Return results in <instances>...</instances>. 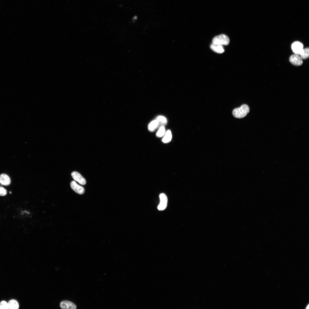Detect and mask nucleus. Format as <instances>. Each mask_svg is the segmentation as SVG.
I'll return each instance as SVG.
<instances>
[{
	"mask_svg": "<svg viewBox=\"0 0 309 309\" xmlns=\"http://www.w3.org/2000/svg\"><path fill=\"white\" fill-rule=\"evenodd\" d=\"M249 111L248 106L246 104H243L240 107L235 109L233 111L232 114L235 118H242L245 117Z\"/></svg>",
	"mask_w": 309,
	"mask_h": 309,
	"instance_id": "1",
	"label": "nucleus"
},
{
	"mask_svg": "<svg viewBox=\"0 0 309 309\" xmlns=\"http://www.w3.org/2000/svg\"><path fill=\"white\" fill-rule=\"evenodd\" d=\"M229 42V37L224 34H221L215 36L213 39V43L221 45H228Z\"/></svg>",
	"mask_w": 309,
	"mask_h": 309,
	"instance_id": "2",
	"label": "nucleus"
},
{
	"mask_svg": "<svg viewBox=\"0 0 309 309\" xmlns=\"http://www.w3.org/2000/svg\"><path fill=\"white\" fill-rule=\"evenodd\" d=\"M159 198L160 203L158 206V209L160 211H163L167 207V198L166 195L164 193H161L160 195Z\"/></svg>",
	"mask_w": 309,
	"mask_h": 309,
	"instance_id": "3",
	"label": "nucleus"
},
{
	"mask_svg": "<svg viewBox=\"0 0 309 309\" xmlns=\"http://www.w3.org/2000/svg\"><path fill=\"white\" fill-rule=\"evenodd\" d=\"M289 61L292 64L295 66H299L303 64L302 58L298 55L296 54L291 55L290 57Z\"/></svg>",
	"mask_w": 309,
	"mask_h": 309,
	"instance_id": "4",
	"label": "nucleus"
},
{
	"mask_svg": "<svg viewBox=\"0 0 309 309\" xmlns=\"http://www.w3.org/2000/svg\"><path fill=\"white\" fill-rule=\"evenodd\" d=\"M72 189L76 193L80 195L83 194L85 191L84 188L78 184L74 181H72L70 183Z\"/></svg>",
	"mask_w": 309,
	"mask_h": 309,
	"instance_id": "5",
	"label": "nucleus"
},
{
	"mask_svg": "<svg viewBox=\"0 0 309 309\" xmlns=\"http://www.w3.org/2000/svg\"><path fill=\"white\" fill-rule=\"evenodd\" d=\"M292 48L296 54L300 55L303 49V45L300 42H295L292 44Z\"/></svg>",
	"mask_w": 309,
	"mask_h": 309,
	"instance_id": "6",
	"label": "nucleus"
},
{
	"mask_svg": "<svg viewBox=\"0 0 309 309\" xmlns=\"http://www.w3.org/2000/svg\"><path fill=\"white\" fill-rule=\"evenodd\" d=\"M71 175L73 179L82 185H84L86 183L85 179L79 173L74 171L72 173Z\"/></svg>",
	"mask_w": 309,
	"mask_h": 309,
	"instance_id": "7",
	"label": "nucleus"
},
{
	"mask_svg": "<svg viewBox=\"0 0 309 309\" xmlns=\"http://www.w3.org/2000/svg\"><path fill=\"white\" fill-rule=\"evenodd\" d=\"M60 307L62 309H75L76 308V305L72 302L68 301H63L60 303Z\"/></svg>",
	"mask_w": 309,
	"mask_h": 309,
	"instance_id": "8",
	"label": "nucleus"
},
{
	"mask_svg": "<svg viewBox=\"0 0 309 309\" xmlns=\"http://www.w3.org/2000/svg\"><path fill=\"white\" fill-rule=\"evenodd\" d=\"M9 177L7 175L3 174L0 175V183L2 185L7 186L11 183Z\"/></svg>",
	"mask_w": 309,
	"mask_h": 309,
	"instance_id": "9",
	"label": "nucleus"
},
{
	"mask_svg": "<svg viewBox=\"0 0 309 309\" xmlns=\"http://www.w3.org/2000/svg\"><path fill=\"white\" fill-rule=\"evenodd\" d=\"M211 49L214 52L219 54H221L224 52L223 45L219 44L212 43L210 45Z\"/></svg>",
	"mask_w": 309,
	"mask_h": 309,
	"instance_id": "10",
	"label": "nucleus"
},
{
	"mask_svg": "<svg viewBox=\"0 0 309 309\" xmlns=\"http://www.w3.org/2000/svg\"><path fill=\"white\" fill-rule=\"evenodd\" d=\"M158 122L156 119L153 120L148 124V130L151 132L154 131L158 127Z\"/></svg>",
	"mask_w": 309,
	"mask_h": 309,
	"instance_id": "11",
	"label": "nucleus"
},
{
	"mask_svg": "<svg viewBox=\"0 0 309 309\" xmlns=\"http://www.w3.org/2000/svg\"><path fill=\"white\" fill-rule=\"evenodd\" d=\"M156 119L158 122V127H160L161 126H164L167 123V119L165 117L163 116H159L157 117Z\"/></svg>",
	"mask_w": 309,
	"mask_h": 309,
	"instance_id": "12",
	"label": "nucleus"
},
{
	"mask_svg": "<svg viewBox=\"0 0 309 309\" xmlns=\"http://www.w3.org/2000/svg\"><path fill=\"white\" fill-rule=\"evenodd\" d=\"M172 139V134L170 130H168L166 132L162 139V142L164 143L170 142Z\"/></svg>",
	"mask_w": 309,
	"mask_h": 309,
	"instance_id": "13",
	"label": "nucleus"
},
{
	"mask_svg": "<svg viewBox=\"0 0 309 309\" xmlns=\"http://www.w3.org/2000/svg\"><path fill=\"white\" fill-rule=\"evenodd\" d=\"M8 303L9 309H17L19 308V303L15 300H11Z\"/></svg>",
	"mask_w": 309,
	"mask_h": 309,
	"instance_id": "14",
	"label": "nucleus"
},
{
	"mask_svg": "<svg viewBox=\"0 0 309 309\" xmlns=\"http://www.w3.org/2000/svg\"><path fill=\"white\" fill-rule=\"evenodd\" d=\"M301 58L302 59H306L309 57V49L308 47L303 49L300 54Z\"/></svg>",
	"mask_w": 309,
	"mask_h": 309,
	"instance_id": "15",
	"label": "nucleus"
},
{
	"mask_svg": "<svg viewBox=\"0 0 309 309\" xmlns=\"http://www.w3.org/2000/svg\"><path fill=\"white\" fill-rule=\"evenodd\" d=\"M166 132L164 126H161L159 127L156 133V136L158 137H162L165 135Z\"/></svg>",
	"mask_w": 309,
	"mask_h": 309,
	"instance_id": "16",
	"label": "nucleus"
},
{
	"mask_svg": "<svg viewBox=\"0 0 309 309\" xmlns=\"http://www.w3.org/2000/svg\"><path fill=\"white\" fill-rule=\"evenodd\" d=\"M0 309H9L8 303L4 301H3L0 303Z\"/></svg>",
	"mask_w": 309,
	"mask_h": 309,
	"instance_id": "17",
	"label": "nucleus"
},
{
	"mask_svg": "<svg viewBox=\"0 0 309 309\" xmlns=\"http://www.w3.org/2000/svg\"><path fill=\"white\" fill-rule=\"evenodd\" d=\"M7 191L6 189L0 186V196H4L6 195Z\"/></svg>",
	"mask_w": 309,
	"mask_h": 309,
	"instance_id": "18",
	"label": "nucleus"
},
{
	"mask_svg": "<svg viewBox=\"0 0 309 309\" xmlns=\"http://www.w3.org/2000/svg\"><path fill=\"white\" fill-rule=\"evenodd\" d=\"M308 308H309V304L307 306V307H306V309H308Z\"/></svg>",
	"mask_w": 309,
	"mask_h": 309,
	"instance_id": "19",
	"label": "nucleus"
},
{
	"mask_svg": "<svg viewBox=\"0 0 309 309\" xmlns=\"http://www.w3.org/2000/svg\"><path fill=\"white\" fill-rule=\"evenodd\" d=\"M11 191H10V194H11Z\"/></svg>",
	"mask_w": 309,
	"mask_h": 309,
	"instance_id": "20",
	"label": "nucleus"
}]
</instances>
